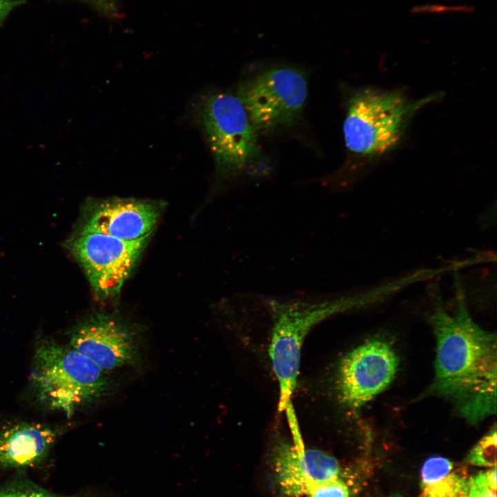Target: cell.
<instances>
[{
	"label": "cell",
	"mask_w": 497,
	"mask_h": 497,
	"mask_svg": "<svg viewBox=\"0 0 497 497\" xmlns=\"http://www.w3.org/2000/svg\"><path fill=\"white\" fill-rule=\"evenodd\" d=\"M455 307L447 311L436 282L427 289L428 316L436 340L435 374L426 396L443 398L468 423L496 413L497 339L469 314L459 275L454 274Z\"/></svg>",
	"instance_id": "obj_1"
},
{
	"label": "cell",
	"mask_w": 497,
	"mask_h": 497,
	"mask_svg": "<svg viewBox=\"0 0 497 497\" xmlns=\"http://www.w3.org/2000/svg\"><path fill=\"white\" fill-rule=\"evenodd\" d=\"M371 302L367 289L318 301L269 300L273 317L269 355L279 385L280 411L291 405L302 347L311 329L333 315L370 306Z\"/></svg>",
	"instance_id": "obj_2"
},
{
	"label": "cell",
	"mask_w": 497,
	"mask_h": 497,
	"mask_svg": "<svg viewBox=\"0 0 497 497\" xmlns=\"http://www.w3.org/2000/svg\"><path fill=\"white\" fill-rule=\"evenodd\" d=\"M30 382L47 408L70 416L108 387L106 371L70 345L49 340L35 347Z\"/></svg>",
	"instance_id": "obj_3"
},
{
	"label": "cell",
	"mask_w": 497,
	"mask_h": 497,
	"mask_svg": "<svg viewBox=\"0 0 497 497\" xmlns=\"http://www.w3.org/2000/svg\"><path fill=\"white\" fill-rule=\"evenodd\" d=\"M198 110L220 177L239 174L259 155L256 131L241 100L228 93H215Z\"/></svg>",
	"instance_id": "obj_4"
},
{
	"label": "cell",
	"mask_w": 497,
	"mask_h": 497,
	"mask_svg": "<svg viewBox=\"0 0 497 497\" xmlns=\"http://www.w3.org/2000/svg\"><path fill=\"white\" fill-rule=\"evenodd\" d=\"M408 112L407 100L397 92L360 90L349 100L343 125L347 147L362 155L387 152L400 139Z\"/></svg>",
	"instance_id": "obj_5"
},
{
	"label": "cell",
	"mask_w": 497,
	"mask_h": 497,
	"mask_svg": "<svg viewBox=\"0 0 497 497\" xmlns=\"http://www.w3.org/2000/svg\"><path fill=\"white\" fill-rule=\"evenodd\" d=\"M306 96V80L298 69L277 67L245 84L238 97L255 131L267 133L296 121Z\"/></svg>",
	"instance_id": "obj_6"
},
{
	"label": "cell",
	"mask_w": 497,
	"mask_h": 497,
	"mask_svg": "<svg viewBox=\"0 0 497 497\" xmlns=\"http://www.w3.org/2000/svg\"><path fill=\"white\" fill-rule=\"evenodd\" d=\"M150 237L124 240L100 233L78 231L68 245L95 294L101 300H110L119 295Z\"/></svg>",
	"instance_id": "obj_7"
},
{
	"label": "cell",
	"mask_w": 497,
	"mask_h": 497,
	"mask_svg": "<svg viewBox=\"0 0 497 497\" xmlns=\"http://www.w3.org/2000/svg\"><path fill=\"white\" fill-rule=\"evenodd\" d=\"M399 359L392 347L379 339L353 349L342 359L338 373L340 401L357 409L384 391L394 379Z\"/></svg>",
	"instance_id": "obj_8"
},
{
	"label": "cell",
	"mask_w": 497,
	"mask_h": 497,
	"mask_svg": "<svg viewBox=\"0 0 497 497\" xmlns=\"http://www.w3.org/2000/svg\"><path fill=\"white\" fill-rule=\"evenodd\" d=\"M137 340L130 326L105 313L87 318L70 334V345L106 371L137 364Z\"/></svg>",
	"instance_id": "obj_9"
},
{
	"label": "cell",
	"mask_w": 497,
	"mask_h": 497,
	"mask_svg": "<svg viewBox=\"0 0 497 497\" xmlns=\"http://www.w3.org/2000/svg\"><path fill=\"white\" fill-rule=\"evenodd\" d=\"M78 231L96 232L124 240L150 235L162 211L160 202L134 198H110L95 202Z\"/></svg>",
	"instance_id": "obj_10"
},
{
	"label": "cell",
	"mask_w": 497,
	"mask_h": 497,
	"mask_svg": "<svg viewBox=\"0 0 497 497\" xmlns=\"http://www.w3.org/2000/svg\"><path fill=\"white\" fill-rule=\"evenodd\" d=\"M276 484L284 497H301L321 482L340 477V467L333 456L301 443H279L272 457Z\"/></svg>",
	"instance_id": "obj_11"
},
{
	"label": "cell",
	"mask_w": 497,
	"mask_h": 497,
	"mask_svg": "<svg viewBox=\"0 0 497 497\" xmlns=\"http://www.w3.org/2000/svg\"><path fill=\"white\" fill-rule=\"evenodd\" d=\"M53 427L21 422L0 429V467H33L48 454L58 438Z\"/></svg>",
	"instance_id": "obj_12"
},
{
	"label": "cell",
	"mask_w": 497,
	"mask_h": 497,
	"mask_svg": "<svg viewBox=\"0 0 497 497\" xmlns=\"http://www.w3.org/2000/svg\"><path fill=\"white\" fill-rule=\"evenodd\" d=\"M496 438V428L494 425L471 449L467 457V461L477 466L495 467Z\"/></svg>",
	"instance_id": "obj_13"
},
{
	"label": "cell",
	"mask_w": 497,
	"mask_h": 497,
	"mask_svg": "<svg viewBox=\"0 0 497 497\" xmlns=\"http://www.w3.org/2000/svg\"><path fill=\"white\" fill-rule=\"evenodd\" d=\"M469 487V480L456 473H450L442 480L423 488L421 497H451Z\"/></svg>",
	"instance_id": "obj_14"
},
{
	"label": "cell",
	"mask_w": 497,
	"mask_h": 497,
	"mask_svg": "<svg viewBox=\"0 0 497 497\" xmlns=\"http://www.w3.org/2000/svg\"><path fill=\"white\" fill-rule=\"evenodd\" d=\"M453 463L448 459L434 456L424 463L422 472V487L432 485L451 473Z\"/></svg>",
	"instance_id": "obj_15"
},
{
	"label": "cell",
	"mask_w": 497,
	"mask_h": 497,
	"mask_svg": "<svg viewBox=\"0 0 497 497\" xmlns=\"http://www.w3.org/2000/svg\"><path fill=\"white\" fill-rule=\"evenodd\" d=\"M308 497H349L346 483L340 478H335L318 483L313 486Z\"/></svg>",
	"instance_id": "obj_16"
},
{
	"label": "cell",
	"mask_w": 497,
	"mask_h": 497,
	"mask_svg": "<svg viewBox=\"0 0 497 497\" xmlns=\"http://www.w3.org/2000/svg\"><path fill=\"white\" fill-rule=\"evenodd\" d=\"M468 497H496V489L491 485L487 472H480L471 478Z\"/></svg>",
	"instance_id": "obj_17"
},
{
	"label": "cell",
	"mask_w": 497,
	"mask_h": 497,
	"mask_svg": "<svg viewBox=\"0 0 497 497\" xmlns=\"http://www.w3.org/2000/svg\"><path fill=\"white\" fill-rule=\"evenodd\" d=\"M0 497H65L33 486H12L0 489Z\"/></svg>",
	"instance_id": "obj_18"
},
{
	"label": "cell",
	"mask_w": 497,
	"mask_h": 497,
	"mask_svg": "<svg viewBox=\"0 0 497 497\" xmlns=\"http://www.w3.org/2000/svg\"><path fill=\"white\" fill-rule=\"evenodd\" d=\"M23 3V0H0V23L14 8Z\"/></svg>",
	"instance_id": "obj_19"
},
{
	"label": "cell",
	"mask_w": 497,
	"mask_h": 497,
	"mask_svg": "<svg viewBox=\"0 0 497 497\" xmlns=\"http://www.w3.org/2000/svg\"><path fill=\"white\" fill-rule=\"evenodd\" d=\"M469 488L463 489L451 497H468Z\"/></svg>",
	"instance_id": "obj_20"
}]
</instances>
